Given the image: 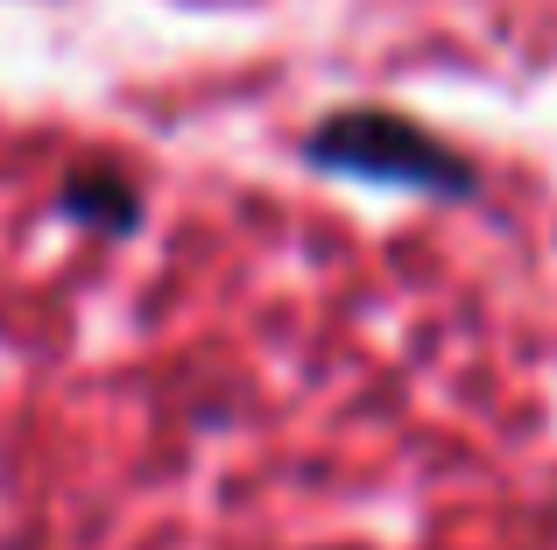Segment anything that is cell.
I'll list each match as a JSON object with an SVG mask.
<instances>
[{
    "label": "cell",
    "instance_id": "6da1fadb",
    "mask_svg": "<svg viewBox=\"0 0 557 550\" xmlns=\"http://www.w3.org/2000/svg\"><path fill=\"white\" fill-rule=\"evenodd\" d=\"M311 163L360 170V177H381V184H417V191H437V198L473 191V163L451 155L445 141H431L417 121H395V113H332V121H318Z\"/></svg>",
    "mask_w": 557,
    "mask_h": 550
},
{
    "label": "cell",
    "instance_id": "7a4b0ae2",
    "mask_svg": "<svg viewBox=\"0 0 557 550\" xmlns=\"http://www.w3.org/2000/svg\"><path fill=\"white\" fill-rule=\"evenodd\" d=\"M64 212L85 226H99V234H127V226L141 220V198L127 177H113V170H78V177L64 184Z\"/></svg>",
    "mask_w": 557,
    "mask_h": 550
}]
</instances>
